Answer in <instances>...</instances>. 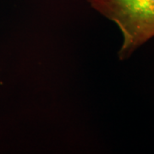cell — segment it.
<instances>
[{
	"instance_id": "cell-1",
	"label": "cell",
	"mask_w": 154,
	"mask_h": 154,
	"mask_svg": "<svg viewBox=\"0 0 154 154\" xmlns=\"http://www.w3.org/2000/svg\"><path fill=\"white\" fill-rule=\"evenodd\" d=\"M101 15L120 28L123 43L119 58H128L139 46L154 37V0H88Z\"/></svg>"
}]
</instances>
